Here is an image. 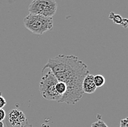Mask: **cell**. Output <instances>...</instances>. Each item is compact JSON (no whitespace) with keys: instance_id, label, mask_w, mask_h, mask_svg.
<instances>
[{"instance_id":"1","label":"cell","mask_w":128,"mask_h":127,"mask_svg":"<svg viewBox=\"0 0 128 127\" xmlns=\"http://www.w3.org/2000/svg\"><path fill=\"white\" fill-rule=\"evenodd\" d=\"M46 69H49L58 81L66 86V91L61 97L60 103L74 104L82 98V82L90 72L88 66L77 56L60 54L49 58L42 72Z\"/></svg>"},{"instance_id":"2","label":"cell","mask_w":128,"mask_h":127,"mask_svg":"<svg viewBox=\"0 0 128 127\" xmlns=\"http://www.w3.org/2000/svg\"><path fill=\"white\" fill-rule=\"evenodd\" d=\"M24 24L25 27L33 34L42 35L52 29L53 20L52 18L30 13L24 18Z\"/></svg>"},{"instance_id":"3","label":"cell","mask_w":128,"mask_h":127,"mask_svg":"<svg viewBox=\"0 0 128 127\" xmlns=\"http://www.w3.org/2000/svg\"><path fill=\"white\" fill-rule=\"evenodd\" d=\"M58 80L50 70L47 72L40 79V92L41 96L46 100L60 102L61 96L56 91V86Z\"/></svg>"},{"instance_id":"4","label":"cell","mask_w":128,"mask_h":127,"mask_svg":"<svg viewBox=\"0 0 128 127\" xmlns=\"http://www.w3.org/2000/svg\"><path fill=\"white\" fill-rule=\"evenodd\" d=\"M57 9L56 0H33L28 6V12L31 14L52 18Z\"/></svg>"},{"instance_id":"5","label":"cell","mask_w":128,"mask_h":127,"mask_svg":"<svg viewBox=\"0 0 128 127\" xmlns=\"http://www.w3.org/2000/svg\"><path fill=\"white\" fill-rule=\"evenodd\" d=\"M8 118L9 127H26L28 125L26 115L18 109H13L9 112Z\"/></svg>"},{"instance_id":"6","label":"cell","mask_w":128,"mask_h":127,"mask_svg":"<svg viewBox=\"0 0 128 127\" xmlns=\"http://www.w3.org/2000/svg\"><path fill=\"white\" fill-rule=\"evenodd\" d=\"M94 75L91 74H88V75L84 78L82 82V91L86 94H93L96 91L97 87L94 83Z\"/></svg>"},{"instance_id":"7","label":"cell","mask_w":128,"mask_h":127,"mask_svg":"<svg viewBox=\"0 0 128 127\" xmlns=\"http://www.w3.org/2000/svg\"><path fill=\"white\" fill-rule=\"evenodd\" d=\"M56 90L57 93L62 97L66 91V86L63 82L58 81L56 86Z\"/></svg>"},{"instance_id":"8","label":"cell","mask_w":128,"mask_h":127,"mask_svg":"<svg viewBox=\"0 0 128 127\" xmlns=\"http://www.w3.org/2000/svg\"><path fill=\"white\" fill-rule=\"evenodd\" d=\"M93 80H94V83H95V85L97 88L102 87L106 82L105 78L101 75H97L96 76H94Z\"/></svg>"},{"instance_id":"9","label":"cell","mask_w":128,"mask_h":127,"mask_svg":"<svg viewBox=\"0 0 128 127\" xmlns=\"http://www.w3.org/2000/svg\"><path fill=\"white\" fill-rule=\"evenodd\" d=\"M108 18L114 24H118V25H120V24L122 23V16H120V15H117V14H115L114 13H110Z\"/></svg>"},{"instance_id":"10","label":"cell","mask_w":128,"mask_h":127,"mask_svg":"<svg viewBox=\"0 0 128 127\" xmlns=\"http://www.w3.org/2000/svg\"><path fill=\"white\" fill-rule=\"evenodd\" d=\"M91 127H108L106 123L104 122V120H102L101 119H98L97 121L94 122L92 123Z\"/></svg>"},{"instance_id":"11","label":"cell","mask_w":128,"mask_h":127,"mask_svg":"<svg viewBox=\"0 0 128 127\" xmlns=\"http://www.w3.org/2000/svg\"><path fill=\"white\" fill-rule=\"evenodd\" d=\"M7 104L5 99L2 96V92H0V109H3V107Z\"/></svg>"},{"instance_id":"12","label":"cell","mask_w":128,"mask_h":127,"mask_svg":"<svg viewBox=\"0 0 128 127\" xmlns=\"http://www.w3.org/2000/svg\"><path fill=\"white\" fill-rule=\"evenodd\" d=\"M120 127H128V118H125L120 120Z\"/></svg>"},{"instance_id":"13","label":"cell","mask_w":128,"mask_h":127,"mask_svg":"<svg viewBox=\"0 0 128 127\" xmlns=\"http://www.w3.org/2000/svg\"><path fill=\"white\" fill-rule=\"evenodd\" d=\"M6 117V112L3 109H0V121L4 120Z\"/></svg>"},{"instance_id":"14","label":"cell","mask_w":128,"mask_h":127,"mask_svg":"<svg viewBox=\"0 0 128 127\" xmlns=\"http://www.w3.org/2000/svg\"><path fill=\"white\" fill-rule=\"evenodd\" d=\"M120 26H122L124 28H128V21L127 18H122V23L120 24Z\"/></svg>"},{"instance_id":"15","label":"cell","mask_w":128,"mask_h":127,"mask_svg":"<svg viewBox=\"0 0 128 127\" xmlns=\"http://www.w3.org/2000/svg\"><path fill=\"white\" fill-rule=\"evenodd\" d=\"M0 127H4V125L2 121H0Z\"/></svg>"},{"instance_id":"16","label":"cell","mask_w":128,"mask_h":127,"mask_svg":"<svg viewBox=\"0 0 128 127\" xmlns=\"http://www.w3.org/2000/svg\"><path fill=\"white\" fill-rule=\"evenodd\" d=\"M26 127H33V126H32V125H31V124H28L27 126H26Z\"/></svg>"}]
</instances>
